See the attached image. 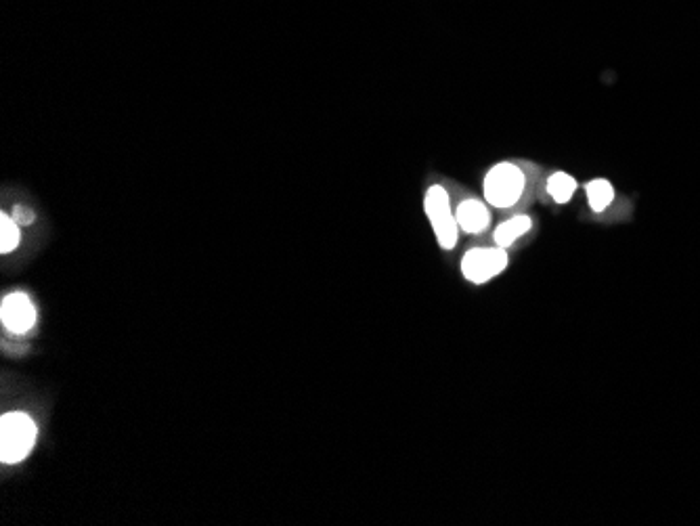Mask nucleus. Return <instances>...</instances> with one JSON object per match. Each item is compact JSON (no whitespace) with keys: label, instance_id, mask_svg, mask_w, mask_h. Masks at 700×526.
Here are the masks:
<instances>
[{"label":"nucleus","instance_id":"obj_1","mask_svg":"<svg viewBox=\"0 0 700 526\" xmlns=\"http://www.w3.org/2000/svg\"><path fill=\"white\" fill-rule=\"evenodd\" d=\"M36 424L28 413H7L0 420V459L3 464H19L30 455L36 443Z\"/></svg>","mask_w":700,"mask_h":526},{"label":"nucleus","instance_id":"obj_2","mask_svg":"<svg viewBox=\"0 0 700 526\" xmlns=\"http://www.w3.org/2000/svg\"><path fill=\"white\" fill-rule=\"evenodd\" d=\"M524 187H527L524 172L512 162H499L485 177V202L495 208H512L520 202V197L524 195Z\"/></svg>","mask_w":700,"mask_h":526},{"label":"nucleus","instance_id":"obj_3","mask_svg":"<svg viewBox=\"0 0 700 526\" xmlns=\"http://www.w3.org/2000/svg\"><path fill=\"white\" fill-rule=\"evenodd\" d=\"M424 210L436 233V239H439V246L443 250H453L457 244L459 225L455 221V214L451 212L447 189L441 185H432L424 197Z\"/></svg>","mask_w":700,"mask_h":526},{"label":"nucleus","instance_id":"obj_4","mask_svg":"<svg viewBox=\"0 0 700 526\" xmlns=\"http://www.w3.org/2000/svg\"><path fill=\"white\" fill-rule=\"evenodd\" d=\"M508 260L506 248H474L462 260V273L468 281L480 286L506 271Z\"/></svg>","mask_w":700,"mask_h":526},{"label":"nucleus","instance_id":"obj_5","mask_svg":"<svg viewBox=\"0 0 700 526\" xmlns=\"http://www.w3.org/2000/svg\"><path fill=\"white\" fill-rule=\"evenodd\" d=\"M0 319L13 334H28L36 323V309L24 292L9 294L0 306Z\"/></svg>","mask_w":700,"mask_h":526},{"label":"nucleus","instance_id":"obj_6","mask_svg":"<svg viewBox=\"0 0 700 526\" xmlns=\"http://www.w3.org/2000/svg\"><path fill=\"white\" fill-rule=\"evenodd\" d=\"M455 221L462 231H466L470 235H478L489 227L491 214H489L487 204H483L480 200H474L472 197V200H464L462 204L457 206Z\"/></svg>","mask_w":700,"mask_h":526},{"label":"nucleus","instance_id":"obj_7","mask_svg":"<svg viewBox=\"0 0 700 526\" xmlns=\"http://www.w3.org/2000/svg\"><path fill=\"white\" fill-rule=\"evenodd\" d=\"M533 227V221L529 216H524V214H518V216H512L508 218V221H503L495 233H493V239H495V244L499 248H510L512 244H516V241L522 237V235H527Z\"/></svg>","mask_w":700,"mask_h":526},{"label":"nucleus","instance_id":"obj_8","mask_svg":"<svg viewBox=\"0 0 700 526\" xmlns=\"http://www.w3.org/2000/svg\"><path fill=\"white\" fill-rule=\"evenodd\" d=\"M585 193H587V202H589V208H592L594 212H604L606 208H610V204L615 202V197H617V191L615 187H612L610 181L606 179H594V181H589L585 185Z\"/></svg>","mask_w":700,"mask_h":526},{"label":"nucleus","instance_id":"obj_9","mask_svg":"<svg viewBox=\"0 0 700 526\" xmlns=\"http://www.w3.org/2000/svg\"><path fill=\"white\" fill-rule=\"evenodd\" d=\"M577 181L566 172H554L552 177L545 183V191L552 197L556 204H568L573 200V195L577 191Z\"/></svg>","mask_w":700,"mask_h":526},{"label":"nucleus","instance_id":"obj_10","mask_svg":"<svg viewBox=\"0 0 700 526\" xmlns=\"http://www.w3.org/2000/svg\"><path fill=\"white\" fill-rule=\"evenodd\" d=\"M19 239H21L19 225L7 214L0 216V252L3 254L13 252L19 246Z\"/></svg>","mask_w":700,"mask_h":526},{"label":"nucleus","instance_id":"obj_11","mask_svg":"<svg viewBox=\"0 0 700 526\" xmlns=\"http://www.w3.org/2000/svg\"><path fill=\"white\" fill-rule=\"evenodd\" d=\"M11 218H13V221L19 225V227H30L32 223H34V212L28 208V206H21V204H17L15 208H13V212H11Z\"/></svg>","mask_w":700,"mask_h":526}]
</instances>
